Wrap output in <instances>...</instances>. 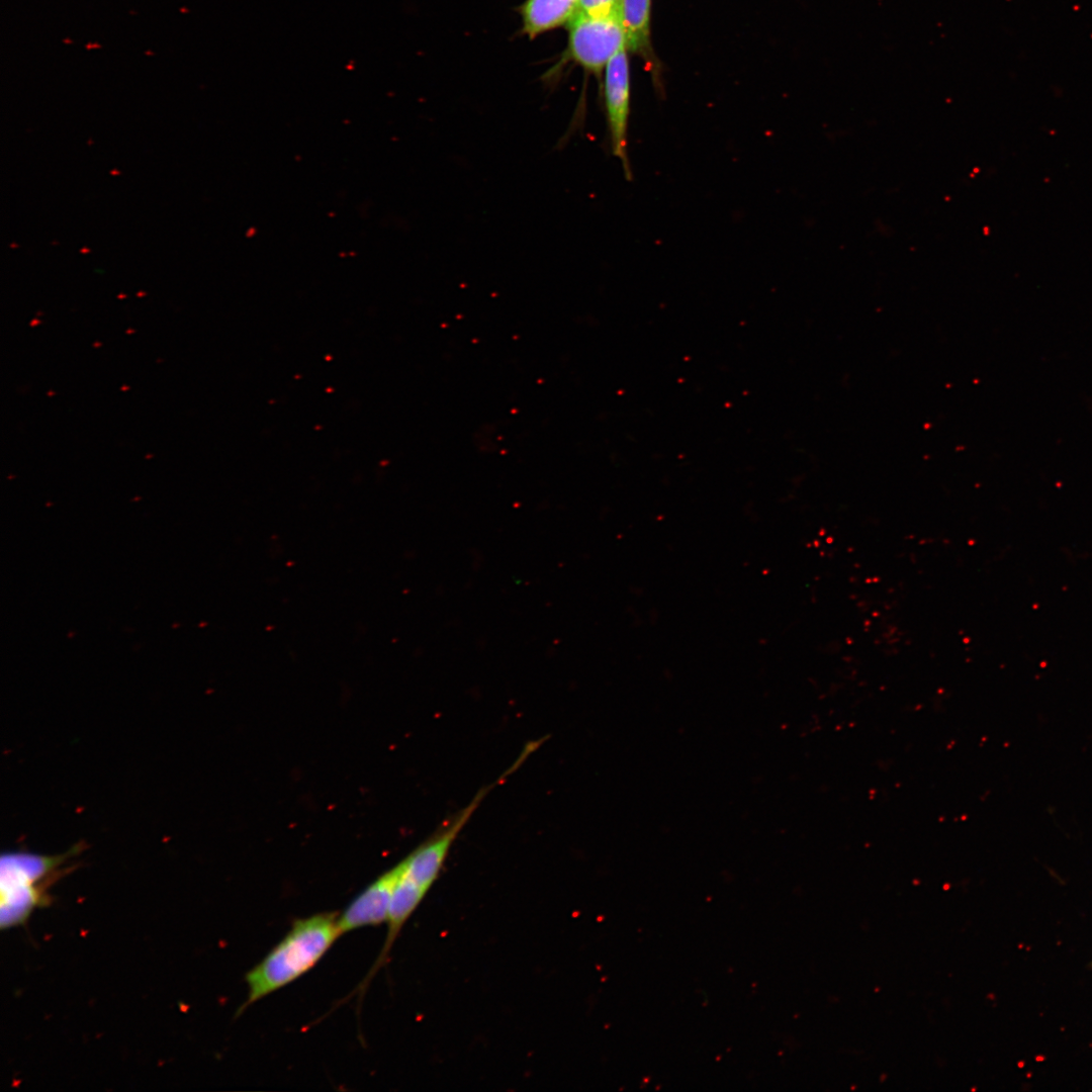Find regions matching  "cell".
I'll return each instance as SVG.
<instances>
[{"mask_svg":"<svg viewBox=\"0 0 1092 1092\" xmlns=\"http://www.w3.org/2000/svg\"><path fill=\"white\" fill-rule=\"evenodd\" d=\"M338 918L335 912H325L295 920L286 935L246 975L249 991L242 1009L312 969L342 935Z\"/></svg>","mask_w":1092,"mask_h":1092,"instance_id":"obj_1","label":"cell"},{"mask_svg":"<svg viewBox=\"0 0 1092 1092\" xmlns=\"http://www.w3.org/2000/svg\"><path fill=\"white\" fill-rule=\"evenodd\" d=\"M68 853L46 856L23 852L2 855L0 886L1 929L23 925L33 910L49 904L48 887L64 871L57 869L71 857Z\"/></svg>","mask_w":1092,"mask_h":1092,"instance_id":"obj_2","label":"cell"},{"mask_svg":"<svg viewBox=\"0 0 1092 1092\" xmlns=\"http://www.w3.org/2000/svg\"><path fill=\"white\" fill-rule=\"evenodd\" d=\"M624 49H627V37L621 8L601 16L578 11L568 22V56L585 71L601 73Z\"/></svg>","mask_w":1092,"mask_h":1092,"instance_id":"obj_3","label":"cell"},{"mask_svg":"<svg viewBox=\"0 0 1092 1092\" xmlns=\"http://www.w3.org/2000/svg\"><path fill=\"white\" fill-rule=\"evenodd\" d=\"M607 123L613 155L620 159L625 176L631 178L627 156L630 113V74L627 49L616 54L606 66L604 81Z\"/></svg>","mask_w":1092,"mask_h":1092,"instance_id":"obj_4","label":"cell"},{"mask_svg":"<svg viewBox=\"0 0 1092 1092\" xmlns=\"http://www.w3.org/2000/svg\"><path fill=\"white\" fill-rule=\"evenodd\" d=\"M489 788L480 791L470 804L438 835L403 859L404 874L428 890L437 880L457 835L478 807Z\"/></svg>","mask_w":1092,"mask_h":1092,"instance_id":"obj_5","label":"cell"},{"mask_svg":"<svg viewBox=\"0 0 1092 1092\" xmlns=\"http://www.w3.org/2000/svg\"><path fill=\"white\" fill-rule=\"evenodd\" d=\"M404 870L403 861L379 876L339 915L341 934L387 921L391 899Z\"/></svg>","mask_w":1092,"mask_h":1092,"instance_id":"obj_6","label":"cell"},{"mask_svg":"<svg viewBox=\"0 0 1092 1092\" xmlns=\"http://www.w3.org/2000/svg\"><path fill=\"white\" fill-rule=\"evenodd\" d=\"M579 11V0H526L520 7L523 30L530 37L559 27Z\"/></svg>","mask_w":1092,"mask_h":1092,"instance_id":"obj_7","label":"cell"},{"mask_svg":"<svg viewBox=\"0 0 1092 1092\" xmlns=\"http://www.w3.org/2000/svg\"><path fill=\"white\" fill-rule=\"evenodd\" d=\"M427 892L428 890L410 879L403 870L391 899L386 921L388 925L387 936L377 966H380V963L386 958L403 924L417 909Z\"/></svg>","mask_w":1092,"mask_h":1092,"instance_id":"obj_8","label":"cell"},{"mask_svg":"<svg viewBox=\"0 0 1092 1092\" xmlns=\"http://www.w3.org/2000/svg\"><path fill=\"white\" fill-rule=\"evenodd\" d=\"M651 0H621L627 49L640 54L649 50Z\"/></svg>","mask_w":1092,"mask_h":1092,"instance_id":"obj_9","label":"cell"},{"mask_svg":"<svg viewBox=\"0 0 1092 1092\" xmlns=\"http://www.w3.org/2000/svg\"><path fill=\"white\" fill-rule=\"evenodd\" d=\"M621 8V0H579V12L587 15H607Z\"/></svg>","mask_w":1092,"mask_h":1092,"instance_id":"obj_10","label":"cell"}]
</instances>
